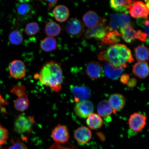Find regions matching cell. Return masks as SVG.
<instances>
[{"label": "cell", "mask_w": 149, "mask_h": 149, "mask_svg": "<svg viewBox=\"0 0 149 149\" xmlns=\"http://www.w3.org/2000/svg\"><path fill=\"white\" fill-rule=\"evenodd\" d=\"M34 77L55 92H60L64 81L61 63L53 61H47L40 72L35 74Z\"/></svg>", "instance_id": "obj_1"}, {"label": "cell", "mask_w": 149, "mask_h": 149, "mask_svg": "<svg viewBox=\"0 0 149 149\" xmlns=\"http://www.w3.org/2000/svg\"><path fill=\"white\" fill-rule=\"evenodd\" d=\"M98 58L100 61L109 62L116 67L126 68L127 63L133 62L134 59L130 50L124 45H112L107 51L100 54Z\"/></svg>", "instance_id": "obj_2"}, {"label": "cell", "mask_w": 149, "mask_h": 149, "mask_svg": "<svg viewBox=\"0 0 149 149\" xmlns=\"http://www.w3.org/2000/svg\"><path fill=\"white\" fill-rule=\"evenodd\" d=\"M11 92L17 97L14 102L15 109L19 111L27 110L29 107V101L25 86L21 84L15 85L11 89Z\"/></svg>", "instance_id": "obj_3"}, {"label": "cell", "mask_w": 149, "mask_h": 149, "mask_svg": "<svg viewBox=\"0 0 149 149\" xmlns=\"http://www.w3.org/2000/svg\"><path fill=\"white\" fill-rule=\"evenodd\" d=\"M35 123L34 117L20 114L15 121V131L19 134L29 133L32 130Z\"/></svg>", "instance_id": "obj_4"}, {"label": "cell", "mask_w": 149, "mask_h": 149, "mask_svg": "<svg viewBox=\"0 0 149 149\" xmlns=\"http://www.w3.org/2000/svg\"><path fill=\"white\" fill-rule=\"evenodd\" d=\"M131 18L127 14H113L110 17L109 25L108 26L109 31H118L121 28L129 25Z\"/></svg>", "instance_id": "obj_5"}, {"label": "cell", "mask_w": 149, "mask_h": 149, "mask_svg": "<svg viewBox=\"0 0 149 149\" xmlns=\"http://www.w3.org/2000/svg\"><path fill=\"white\" fill-rule=\"evenodd\" d=\"M106 23L105 18L100 19L96 26L87 30L85 33L86 38L88 39L94 38L102 40L109 32L108 26H106Z\"/></svg>", "instance_id": "obj_6"}, {"label": "cell", "mask_w": 149, "mask_h": 149, "mask_svg": "<svg viewBox=\"0 0 149 149\" xmlns=\"http://www.w3.org/2000/svg\"><path fill=\"white\" fill-rule=\"evenodd\" d=\"M147 119V117L142 113H134L128 119V126L133 131L138 133L145 127Z\"/></svg>", "instance_id": "obj_7"}, {"label": "cell", "mask_w": 149, "mask_h": 149, "mask_svg": "<svg viewBox=\"0 0 149 149\" xmlns=\"http://www.w3.org/2000/svg\"><path fill=\"white\" fill-rule=\"evenodd\" d=\"M9 70L12 77L16 79H21L26 76V67L23 61L15 60L10 63Z\"/></svg>", "instance_id": "obj_8"}, {"label": "cell", "mask_w": 149, "mask_h": 149, "mask_svg": "<svg viewBox=\"0 0 149 149\" xmlns=\"http://www.w3.org/2000/svg\"><path fill=\"white\" fill-rule=\"evenodd\" d=\"M70 91L76 103L88 100L91 97V91L85 86H71Z\"/></svg>", "instance_id": "obj_9"}, {"label": "cell", "mask_w": 149, "mask_h": 149, "mask_svg": "<svg viewBox=\"0 0 149 149\" xmlns=\"http://www.w3.org/2000/svg\"><path fill=\"white\" fill-rule=\"evenodd\" d=\"M65 29L68 35L74 37L80 36L84 31L83 23L77 18H72L69 20Z\"/></svg>", "instance_id": "obj_10"}, {"label": "cell", "mask_w": 149, "mask_h": 149, "mask_svg": "<svg viewBox=\"0 0 149 149\" xmlns=\"http://www.w3.org/2000/svg\"><path fill=\"white\" fill-rule=\"evenodd\" d=\"M51 136L55 143L64 144L68 142L69 139V133L66 127L61 124L56 126L52 132Z\"/></svg>", "instance_id": "obj_11"}, {"label": "cell", "mask_w": 149, "mask_h": 149, "mask_svg": "<svg viewBox=\"0 0 149 149\" xmlns=\"http://www.w3.org/2000/svg\"><path fill=\"white\" fill-rule=\"evenodd\" d=\"M94 109L92 102L88 100L76 103L74 111L76 114L80 118H86L93 113Z\"/></svg>", "instance_id": "obj_12"}, {"label": "cell", "mask_w": 149, "mask_h": 149, "mask_svg": "<svg viewBox=\"0 0 149 149\" xmlns=\"http://www.w3.org/2000/svg\"><path fill=\"white\" fill-rule=\"evenodd\" d=\"M129 12L134 18L148 19V8L142 1H136L130 9Z\"/></svg>", "instance_id": "obj_13"}, {"label": "cell", "mask_w": 149, "mask_h": 149, "mask_svg": "<svg viewBox=\"0 0 149 149\" xmlns=\"http://www.w3.org/2000/svg\"><path fill=\"white\" fill-rule=\"evenodd\" d=\"M87 75L91 79H100L103 74V70L100 63L95 61L89 62L87 65L86 70Z\"/></svg>", "instance_id": "obj_14"}, {"label": "cell", "mask_w": 149, "mask_h": 149, "mask_svg": "<svg viewBox=\"0 0 149 149\" xmlns=\"http://www.w3.org/2000/svg\"><path fill=\"white\" fill-rule=\"evenodd\" d=\"M108 101L112 109L113 112L114 113L122 110L126 104L125 98L123 95L120 94L111 95Z\"/></svg>", "instance_id": "obj_15"}, {"label": "cell", "mask_w": 149, "mask_h": 149, "mask_svg": "<svg viewBox=\"0 0 149 149\" xmlns=\"http://www.w3.org/2000/svg\"><path fill=\"white\" fill-rule=\"evenodd\" d=\"M74 137L78 143L81 144H85L90 141L92 138V132L89 128L86 127H81L74 131Z\"/></svg>", "instance_id": "obj_16"}, {"label": "cell", "mask_w": 149, "mask_h": 149, "mask_svg": "<svg viewBox=\"0 0 149 149\" xmlns=\"http://www.w3.org/2000/svg\"><path fill=\"white\" fill-rule=\"evenodd\" d=\"M136 1H109L111 8L117 12H128Z\"/></svg>", "instance_id": "obj_17"}, {"label": "cell", "mask_w": 149, "mask_h": 149, "mask_svg": "<svg viewBox=\"0 0 149 149\" xmlns=\"http://www.w3.org/2000/svg\"><path fill=\"white\" fill-rule=\"evenodd\" d=\"M149 67L146 61H139L134 65L133 72L134 75L140 79H144L149 74Z\"/></svg>", "instance_id": "obj_18"}, {"label": "cell", "mask_w": 149, "mask_h": 149, "mask_svg": "<svg viewBox=\"0 0 149 149\" xmlns=\"http://www.w3.org/2000/svg\"><path fill=\"white\" fill-rule=\"evenodd\" d=\"M104 70L106 76L111 79H118L123 72L122 66L116 67L109 62H107L104 67Z\"/></svg>", "instance_id": "obj_19"}, {"label": "cell", "mask_w": 149, "mask_h": 149, "mask_svg": "<svg viewBox=\"0 0 149 149\" xmlns=\"http://www.w3.org/2000/svg\"><path fill=\"white\" fill-rule=\"evenodd\" d=\"M54 17L57 21L64 22L66 21L70 16V10L68 7L63 5L57 6L53 12Z\"/></svg>", "instance_id": "obj_20"}, {"label": "cell", "mask_w": 149, "mask_h": 149, "mask_svg": "<svg viewBox=\"0 0 149 149\" xmlns=\"http://www.w3.org/2000/svg\"><path fill=\"white\" fill-rule=\"evenodd\" d=\"M100 20L98 14L94 11H88L83 17L84 24L89 29L96 26Z\"/></svg>", "instance_id": "obj_21"}, {"label": "cell", "mask_w": 149, "mask_h": 149, "mask_svg": "<svg viewBox=\"0 0 149 149\" xmlns=\"http://www.w3.org/2000/svg\"><path fill=\"white\" fill-rule=\"evenodd\" d=\"M61 28L59 24L54 21L47 23L44 29L45 33L48 37H54L58 36L61 33Z\"/></svg>", "instance_id": "obj_22"}, {"label": "cell", "mask_w": 149, "mask_h": 149, "mask_svg": "<svg viewBox=\"0 0 149 149\" xmlns=\"http://www.w3.org/2000/svg\"><path fill=\"white\" fill-rule=\"evenodd\" d=\"M86 123L90 129H98L102 127L103 124V120L99 115L93 113L87 117Z\"/></svg>", "instance_id": "obj_23"}, {"label": "cell", "mask_w": 149, "mask_h": 149, "mask_svg": "<svg viewBox=\"0 0 149 149\" xmlns=\"http://www.w3.org/2000/svg\"><path fill=\"white\" fill-rule=\"evenodd\" d=\"M120 33L118 31H109L102 39V44L111 46L118 44L120 41Z\"/></svg>", "instance_id": "obj_24"}, {"label": "cell", "mask_w": 149, "mask_h": 149, "mask_svg": "<svg viewBox=\"0 0 149 149\" xmlns=\"http://www.w3.org/2000/svg\"><path fill=\"white\" fill-rule=\"evenodd\" d=\"M40 49L45 52L53 51L57 48L56 40L53 37H47L40 42Z\"/></svg>", "instance_id": "obj_25"}, {"label": "cell", "mask_w": 149, "mask_h": 149, "mask_svg": "<svg viewBox=\"0 0 149 149\" xmlns=\"http://www.w3.org/2000/svg\"><path fill=\"white\" fill-rule=\"evenodd\" d=\"M120 31L123 39L126 42L130 43L135 40L136 31L132 26L129 25L121 28Z\"/></svg>", "instance_id": "obj_26"}, {"label": "cell", "mask_w": 149, "mask_h": 149, "mask_svg": "<svg viewBox=\"0 0 149 149\" xmlns=\"http://www.w3.org/2000/svg\"><path fill=\"white\" fill-rule=\"evenodd\" d=\"M97 110L98 114L104 118L110 116L113 113L112 109L107 100H102L98 103Z\"/></svg>", "instance_id": "obj_27"}, {"label": "cell", "mask_w": 149, "mask_h": 149, "mask_svg": "<svg viewBox=\"0 0 149 149\" xmlns=\"http://www.w3.org/2000/svg\"><path fill=\"white\" fill-rule=\"evenodd\" d=\"M134 52L136 59L139 61L148 60L149 51L148 48L144 46L140 45L135 48Z\"/></svg>", "instance_id": "obj_28"}, {"label": "cell", "mask_w": 149, "mask_h": 149, "mask_svg": "<svg viewBox=\"0 0 149 149\" xmlns=\"http://www.w3.org/2000/svg\"><path fill=\"white\" fill-rule=\"evenodd\" d=\"M17 11L20 17L28 16L32 11V7L26 2H20L17 6Z\"/></svg>", "instance_id": "obj_29"}, {"label": "cell", "mask_w": 149, "mask_h": 149, "mask_svg": "<svg viewBox=\"0 0 149 149\" xmlns=\"http://www.w3.org/2000/svg\"><path fill=\"white\" fill-rule=\"evenodd\" d=\"M8 39L11 44L14 45H19L23 42V36L20 31L15 30L9 33Z\"/></svg>", "instance_id": "obj_30"}, {"label": "cell", "mask_w": 149, "mask_h": 149, "mask_svg": "<svg viewBox=\"0 0 149 149\" xmlns=\"http://www.w3.org/2000/svg\"><path fill=\"white\" fill-rule=\"evenodd\" d=\"M40 30V26L38 23L35 22H31L26 25L25 31L28 36H32L38 33Z\"/></svg>", "instance_id": "obj_31"}, {"label": "cell", "mask_w": 149, "mask_h": 149, "mask_svg": "<svg viewBox=\"0 0 149 149\" xmlns=\"http://www.w3.org/2000/svg\"><path fill=\"white\" fill-rule=\"evenodd\" d=\"M8 136V133L7 130L0 124V145L5 144Z\"/></svg>", "instance_id": "obj_32"}, {"label": "cell", "mask_w": 149, "mask_h": 149, "mask_svg": "<svg viewBox=\"0 0 149 149\" xmlns=\"http://www.w3.org/2000/svg\"><path fill=\"white\" fill-rule=\"evenodd\" d=\"M135 38L138 39L141 41L146 42L147 44H148L149 36L141 30H139L136 31Z\"/></svg>", "instance_id": "obj_33"}, {"label": "cell", "mask_w": 149, "mask_h": 149, "mask_svg": "<svg viewBox=\"0 0 149 149\" xmlns=\"http://www.w3.org/2000/svg\"><path fill=\"white\" fill-rule=\"evenodd\" d=\"M8 149H28L26 145L22 141H14L13 144L9 147Z\"/></svg>", "instance_id": "obj_34"}, {"label": "cell", "mask_w": 149, "mask_h": 149, "mask_svg": "<svg viewBox=\"0 0 149 149\" xmlns=\"http://www.w3.org/2000/svg\"><path fill=\"white\" fill-rule=\"evenodd\" d=\"M130 79V75L128 74H122L120 78V81L124 84H127L128 81Z\"/></svg>", "instance_id": "obj_35"}, {"label": "cell", "mask_w": 149, "mask_h": 149, "mask_svg": "<svg viewBox=\"0 0 149 149\" xmlns=\"http://www.w3.org/2000/svg\"><path fill=\"white\" fill-rule=\"evenodd\" d=\"M49 149H74L63 146L58 143H55L50 147Z\"/></svg>", "instance_id": "obj_36"}, {"label": "cell", "mask_w": 149, "mask_h": 149, "mask_svg": "<svg viewBox=\"0 0 149 149\" xmlns=\"http://www.w3.org/2000/svg\"><path fill=\"white\" fill-rule=\"evenodd\" d=\"M137 83V79L135 78H132L129 79L127 84L128 86L130 88H133L136 85Z\"/></svg>", "instance_id": "obj_37"}, {"label": "cell", "mask_w": 149, "mask_h": 149, "mask_svg": "<svg viewBox=\"0 0 149 149\" xmlns=\"http://www.w3.org/2000/svg\"><path fill=\"white\" fill-rule=\"evenodd\" d=\"M48 3V10L49 11L55 6V5L57 4L58 1H46Z\"/></svg>", "instance_id": "obj_38"}, {"label": "cell", "mask_w": 149, "mask_h": 149, "mask_svg": "<svg viewBox=\"0 0 149 149\" xmlns=\"http://www.w3.org/2000/svg\"><path fill=\"white\" fill-rule=\"evenodd\" d=\"M0 103L4 104V105L7 104V102H6L5 100L3 99V98L1 97V95H0Z\"/></svg>", "instance_id": "obj_39"}, {"label": "cell", "mask_w": 149, "mask_h": 149, "mask_svg": "<svg viewBox=\"0 0 149 149\" xmlns=\"http://www.w3.org/2000/svg\"><path fill=\"white\" fill-rule=\"evenodd\" d=\"M145 3H146V6L148 7V8H149V1H145Z\"/></svg>", "instance_id": "obj_40"}, {"label": "cell", "mask_w": 149, "mask_h": 149, "mask_svg": "<svg viewBox=\"0 0 149 149\" xmlns=\"http://www.w3.org/2000/svg\"><path fill=\"white\" fill-rule=\"evenodd\" d=\"M0 149H5L2 148H1V147H0Z\"/></svg>", "instance_id": "obj_41"}]
</instances>
